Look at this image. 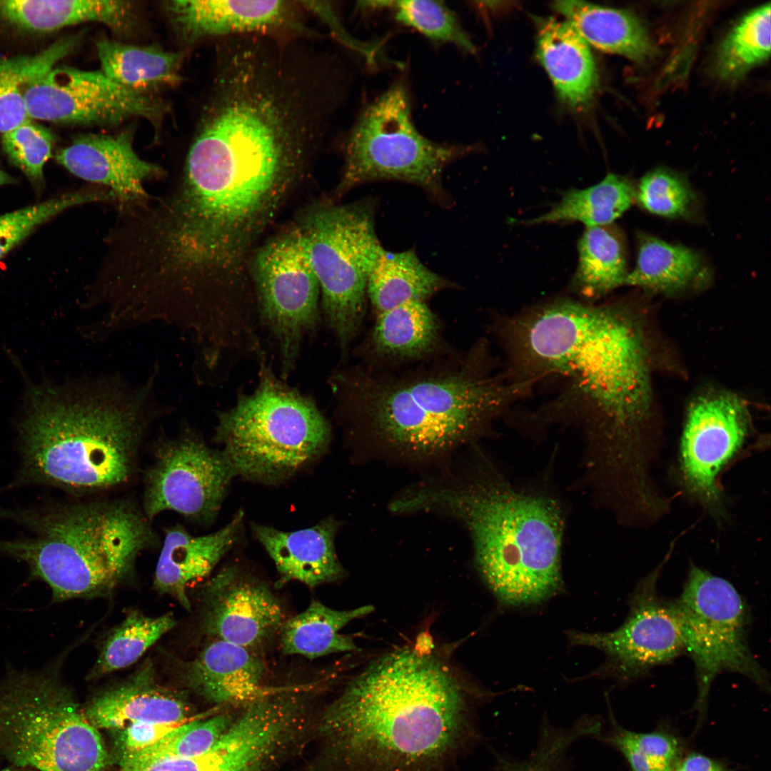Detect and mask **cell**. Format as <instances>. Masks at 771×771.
<instances>
[{
  "instance_id": "obj_1",
  "label": "cell",
  "mask_w": 771,
  "mask_h": 771,
  "mask_svg": "<svg viewBox=\"0 0 771 771\" xmlns=\"http://www.w3.org/2000/svg\"><path fill=\"white\" fill-rule=\"evenodd\" d=\"M640 320L628 303L560 298L500 328L513 378L564 381L550 408L584 422L609 464L628 473L643 468L641 433L652 413V349Z\"/></svg>"
},
{
  "instance_id": "obj_2",
  "label": "cell",
  "mask_w": 771,
  "mask_h": 771,
  "mask_svg": "<svg viewBox=\"0 0 771 771\" xmlns=\"http://www.w3.org/2000/svg\"><path fill=\"white\" fill-rule=\"evenodd\" d=\"M473 696L431 652L381 657L320 723L330 771H454L479 737Z\"/></svg>"
},
{
  "instance_id": "obj_3",
  "label": "cell",
  "mask_w": 771,
  "mask_h": 771,
  "mask_svg": "<svg viewBox=\"0 0 771 771\" xmlns=\"http://www.w3.org/2000/svg\"><path fill=\"white\" fill-rule=\"evenodd\" d=\"M481 354L473 346L396 366L360 362L337 368L328 383L338 410L367 434L399 451L435 455L481 434L530 388L493 376Z\"/></svg>"
},
{
  "instance_id": "obj_4",
  "label": "cell",
  "mask_w": 771,
  "mask_h": 771,
  "mask_svg": "<svg viewBox=\"0 0 771 771\" xmlns=\"http://www.w3.org/2000/svg\"><path fill=\"white\" fill-rule=\"evenodd\" d=\"M156 372L136 386L95 377L71 389H34L21 424V483L96 492L131 477L140 441L161 412Z\"/></svg>"
},
{
  "instance_id": "obj_5",
  "label": "cell",
  "mask_w": 771,
  "mask_h": 771,
  "mask_svg": "<svg viewBox=\"0 0 771 771\" xmlns=\"http://www.w3.org/2000/svg\"><path fill=\"white\" fill-rule=\"evenodd\" d=\"M398 507L461 520L471 533L478 570L503 604L537 605L561 588L563 520L546 498L517 492L502 480L477 479L408 492Z\"/></svg>"
},
{
  "instance_id": "obj_6",
  "label": "cell",
  "mask_w": 771,
  "mask_h": 771,
  "mask_svg": "<svg viewBox=\"0 0 771 771\" xmlns=\"http://www.w3.org/2000/svg\"><path fill=\"white\" fill-rule=\"evenodd\" d=\"M2 515L37 536L0 539V553L25 563L29 578L49 586L54 603L110 594L154 539L145 514L125 500Z\"/></svg>"
},
{
  "instance_id": "obj_7",
  "label": "cell",
  "mask_w": 771,
  "mask_h": 771,
  "mask_svg": "<svg viewBox=\"0 0 771 771\" xmlns=\"http://www.w3.org/2000/svg\"><path fill=\"white\" fill-rule=\"evenodd\" d=\"M255 390L217 413L215 440L236 475L271 483L291 475L325 450L329 423L314 400L259 363Z\"/></svg>"
},
{
  "instance_id": "obj_8",
  "label": "cell",
  "mask_w": 771,
  "mask_h": 771,
  "mask_svg": "<svg viewBox=\"0 0 771 771\" xmlns=\"http://www.w3.org/2000/svg\"><path fill=\"white\" fill-rule=\"evenodd\" d=\"M59 674L56 663L6 668L0 677V757L37 771H104L108 754L101 735Z\"/></svg>"
},
{
  "instance_id": "obj_9",
  "label": "cell",
  "mask_w": 771,
  "mask_h": 771,
  "mask_svg": "<svg viewBox=\"0 0 771 771\" xmlns=\"http://www.w3.org/2000/svg\"><path fill=\"white\" fill-rule=\"evenodd\" d=\"M371 201L326 206L301 226L320 288V306L345 360L362 327L367 281L381 248Z\"/></svg>"
},
{
  "instance_id": "obj_10",
  "label": "cell",
  "mask_w": 771,
  "mask_h": 771,
  "mask_svg": "<svg viewBox=\"0 0 771 771\" xmlns=\"http://www.w3.org/2000/svg\"><path fill=\"white\" fill-rule=\"evenodd\" d=\"M471 148L438 143L422 135L411 118L402 83L392 86L365 108L351 131L339 193L373 181L415 184L439 201L445 200V167Z\"/></svg>"
},
{
  "instance_id": "obj_11",
  "label": "cell",
  "mask_w": 771,
  "mask_h": 771,
  "mask_svg": "<svg viewBox=\"0 0 771 771\" xmlns=\"http://www.w3.org/2000/svg\"><path fill=\"white\" fill-rule=\"evenodd\" d=\"M697 678L695 709L704 717L716 677L740 674L760 687L770 690L769 675L748 643V606L727 580L692 565L679 598L671 601Z\"/></svg>"
},
{
  "instance_id": "obj_12",
  "label": "cell",
  "mask_w": 771,
  "mask_h": 771,
  "mask_svg": "<svg viewBox=\"0 0 771 771\" xmlns=\"http://www.w3.org/2000/svg\"><path fill=\"white\" fill-rule=\"evenodd\" d=\"M259 320L274 338L280 377L296 366L303 343L319 326L320 288L300 227L268 241L253 265Z\"/></svg>"
},
{
  "instance_id": "obj_13",
  "label": "cell",
  "mask_w": 771,
  "mask_h": 771,
  "mask_svg": "<svg viewBox=\"0 0 771 771\" xmlns=\"http://www.w3.org/2000/svg\"><path fill=\"white\" fill-rule=\"evenodd\" d=\"M236 475L223 451L185 434L160 447L145 478L144 514L149 520L167 510L208 522L216 515Z\"/></svg>"
},
{
  "instance_id": "obj_14",
  "label": "cell",
  "mask_w": 771,
  "mask_h": 771,
  "mask_svg": "<svg viewBox=\"0 0 771 771\" xmlns=\"http://www.w3.org/2000/svg\"><path fill=\"white\" fill-rule=\"evenodd\" d=\"M662 565L644 578L634 590L630 612L624 623L607 633L570 631L573 645L603 652L604 674L628 682L647 674L655 666L668 663L684 651V644L671 601L657 593Z\"/></svg>"
},
{
  "instance_id": "obj_15",
  "label": "cell",
  "mask_w": 771,
  "mask_h": 771,
  "mask_svg": "<svg viewBox=\"0 0 771 771\" xmlns=\"http://www.w3.org/2000/svg\"><path fill=\"white\" fill-rule=\"evenodd\" d=\"M24 99L31 119L56 123L115 124L133 116L155 121L165 105L126 89L102 71L54 66L32 79Z\"/></svg>"
},
{
  "instance_id": "obj_16",
  "label": "cell",
  "mask_w": 771,
  "mask_h": 771,
  "mask_svg": "<svg viewBox=\"0 0 771 771\" xmlns=\"http://www.w3.org/2000/svg\"><path fill=\"white\" fill-rule=\"evenodd\" d=\"M745 401L725 390H710L690 403L681 438L680 472L691 497L716 514L722 510L717 477L748 433Z\"/></svg>"
},
{
  "instance_id": "obj_17",
  "label": "cell",
  "mask_w": 771,
  "mask_h": 771,
  "mask_svg": "<svg viewBox=\"0 0 771 771\" xmlns=\"http://www.w3.org/2000/svg\"><path fill=\"white\" fill-rule=\"evenodd\" d=\"M203 603L208 635L251 650L283 625L282 608L271 590L234 567L222 569L206 584Z\"/></svg>"
},
{
  "instance_id": "obj_18",
  "label": "cell",
  "mask_w": 771,
  "mask_h": 771,
  "mask_svg": "<svg viewBox=\"0 0 771 771\" xmlns=\"http://www.w3.org/2000/svg\"><path fill=\"white\" fill-rule=\"evenodd\" d=\"M184 40L247 34H309L303 26L301 1L176 0L166 4Z\"/></svg>"
},
{
  "instance_id": "obj_19",
  "label": "cell",
  "mask_w": 771,
  "mask_h": 771,
  "mask_svg": "<svg viewBox=\"0 0 771 771\" xmlns=\"http://www.w3.org/2000/svg\"><path fill=\"white\" fill-rule=\"evenodd\" d=\"M132 138L131 131L81 135L59 151L56 160L76 176L109 188L124 203L143 200L147 196L143 181L161 171L136 153Z\"/></svg>"
},
{
  "instance_id": "obj_20",
  "label": "cell",
  "mask_w": 771,
  "mask_h": 771,
  "mask_svg": "<svg viewBox=\"0 0 771 771\" xmlns=\"http://www.w3.org/2000/svg\"><path fill=\"white\" fill-rule=\"evenodd\" d=\"M357 348L361 363L396 366L422 361L448 350L441 325L427 301H411L374 315Z\"/></svg>"
},
{
  "instance_id": "obj_21",
  "label": "cell",
  "mask_w": 771,
  "mask_h": 771,
  "mask_svg": "<svg viewBox=\"0 0 771 771\" xmlns=\"http://www.w3.org/2000/svg\"><path fill=\"white\" fill-rule=\"evenodd\" d=\"M243 513L239 510L223 528L207 535H193L176 525L166 531L153 585L160 593L190 610L188 588L207 577L236 541Z\"/></svg>"
},
{
  "instance_id": "obj_22",
  "label": "cell",
  "mask_w": 771,
  "mask_h": 771,
  "mask_svg": "<svg viewBox=\"0 0 771 771\" xmlns=\"http://www.w3.org/2000/svg\"><path fill=\"white\" fill-rule=\"evenodd\" d=\"M190 710L183 695L158 684L148 662L124 684L94 698L83 713L97 729H123L133 723L188 720Z\"/></svg>"
},
{
  "instance_id": "obj_23",
  "label": "cell",
  "mask_w": 771,
  "mask_h": 771,
  "mask_svg": "<svg viewBox=\"0 0 771 771\" xmlns=\"http://www.w3.org/2000/svg\"><path fill=\"white\" fill-rule=\"evenodd\" d=\"M185 683L218 704L243 705L269 691L263 686L265 666L251 649L216 639L183 665Z\"/></svg>"
},
{
  "instance_id": "obj_24",
  "label": "cell",
  "mask_w": 771,
  "mask_h": 771,
  "mask_svg": "<svg viewBox=\"0 0 771 771\" xmlns=\"http://www.w3.org/2000/svg\"><path fill=\"white\" fill-rule=\"evenodd\" d=\"M252 528L283 580L313 588L342 577L344 571L334 547L337 524L333 520L291 532L258 524Z\"/></svg>"
},
{
  "instance_id": "obj_25",
  "label": "cell",
  "mask_w": 771,
  "mask_h": 771,
  "mask_svg": "<svg viewBox=\"0 0 771 771\" xmlns=\"http://www.w3.org/2000/svg\"><path fill=\"white\" fill-rule=\"evenodd\" d=\"M536 46L538 58L561 100L573 108L587 105L598 86L588 44L568 22L549 18L538 21Z\"/></svg>"
},
{
  "instance_id": "obj_26",
  "label": "cell",
  "mask_w": 771,
  "mask_h": 771,
  "mask_svg": "<svg viewBox=\"0 0 771 771\" xmlns=\"http://www.w3.org/2000/svg\"><path fill=\"white\" fill-rule=\"evenodd\" d=\"M553 7L588 44L598 49L638 63H644L655 54L646 29L627 11L582 1H558Z\"/></svg>"
},
{
  "instance_id": "obj_27",
  "label": "cell",
  "mask_w": 771,
  "mask_h": 771,
  "mask_svg": "<svg viewBox=\"0 0 771 771\" xmlns=\"http://www.w3.org/2000/svg\"><path fill=\"white\" fill-rule=\"evenodd\" d=\"M710 273L702 256L681 245L640 235L634 268L625 285L667 296L706 286Z\"/></svg>"
},
{
  "instance_id": "obj_28",
  "label": "cell",
  "mask_w": 771,
  "mask_h": 771,
  "mask_svg": "<svg viewBox=\"0 0 771 771\" xmlns=\"http://www.w3.org/2000/svg\"><path fill=\"white\" fill-rule=\"evenodd\" d=\"M454 285L428 268L412 250L380 249L368 274L367 298L374 315L411 301H425Z\"/></svg>"
},
{
  "instance_id": "obj_29",
  "label": "cell",
  "mask_w": 771,
  "mask_h": 771,
  "mask_svg": "<svg viewBox=\"0 0 771 771\" xmlns=\"http://www.w3.org/2000/svg\"><path fill=\"white\" fill-rule=\"evenodd\" d=\"M132 6L110 0H3L0 15L19 27L49 31L86 21L106 24L115 31L128 27Z\"/></svg>"
},
{
  "instance_id": "obj_30",
  "label": "cell",
  "mask_w": 771,
  "mask_h": 771,
  "mask_svg": "<svg viewBox=\"0 0 771 771\" xmlns=\"http://www.w3.org/2000/svg\"><path fill=\"white\" fill-rule=\"evenodd\" d=\"M372 605L338 610L313 600L303 612L283 623L281 646L287 655L315 659L358 650L353 639L340 630L353 620L371 613Z\"/></svg>"
},
{
  "instance_id": "obj_31",
  "label": "cell",
  "mask_w": 771,
  "mask_h": 771,
  "mask_svg": "<svg viewBox=\"0 0 771 771\" xmlns=\"http://www.w3.org/2000/svg\"><path fill=\"white\" fill-rule=\"evenodd\" d=\"M578 264L572 288L586 299H598L625 285L628 274L623 236L612 224L587 228L578 243Z\"/></svg>"
},
{
  "instance_id": "obj_32",
  "label": "cell",
  "mask_w": 771,
  "mask_h": 771,
  "mask_svg": "<svg viewBox=\"0 0 771 771\" xmlns=\"http://www.w3.org/2000/svg\"><path fill=\"white\" fill-rule=\"evenodd\" d=\"M635 188L622 176L608 173L599 183L583 189H570L543 215L526 224L578 221L587 228L611 224L632 205Z\"/></svg>"
},
{
  "instance_id": "obj_33",
  "label": "cell",
  "mask_w": 771,
  "mask_h": 771,
  "mask_svg": "<svg viewBox=\"0 0 771 771\" xmlns=\"http://www.w3.org/2000/svg\"><path fill=\"white\" fill-rule=\"evenodd\" d=\"M102 73L129 90L177 81L179 54L156 47L124 44L107 39L97 41Z\"/></svg>"
},
{
  "instance_id": "obj_34",
  "label": "cell",
  "mask_w": 771,
  "mask_h": 771,
  "mask_svg": "<svg viewBox=\"0 0 771 771\" xmlns=\"http://www.w3.org/2000/svg\"><path fill=\"white\" fill-rule=\"evenodd\" d=\"M79 39L67 37L33 56L0 57V132L4 133L27 120L26 86L41 74L56 66L76 46ZM32 120V119H31Z\"/></svg>"
},
{
  "instance_id": "obj_35",
  "label": "cell",
  "mask_w": 771,
  "mask_h": 771,
  "mask_svg": "<svg viewBox=\"0 0 771 771\" xmlns=\"http://www.w3.org/2000/svg\"><path fill=\"white\" fill-rule=\"evenodd\" d=\"M176 624L171 613L150 617L138 611L131 612L106 638L90 672L91 677L133 664Z\"/></svg>"
},
{
  "instance_id": "obj_36",
  "label": "cell",
  "mask_w": 771,
  "mask_h": 771,
  "mask_svg": "<svg viewBox=\"0 0 771 771\" xmlns=\"http://www.w3.org/2000/svg\"><path fill=\"white\" fill-rule=\"evenodd\" d=\"M770 24V4L752 10L737 23L717 51L715 68L721 79L737 80L768 59Z\"/></svg>"
},
{
  "instance_id": "obj_37",
  "label": "cell",
  "mask_w": 771,
  "mask_h": 771,
  "mask_svg": "<svg viewBox=\"0 0 771 771\" xmlns=\"http://www.w3.org/2000/svg\"><path fill=\"white\" fill-rule=\"evenodd\" d=\"M362 6L390 8L400 24L435 42L450 43L473 53L475 48L454 11L444 2L428 0L363 1Z\"/></svg>"
},
{
  "instance_id": "obj_38",
  "label": "cell",
  "mask_w": 771,
  "mask_h": 771,
  "mask_svg": "<svg viewBox=\"0 0 771 771\" xmlns=\"http://www.w3.org/2000/svg\"><path fill=\"white\" fill-rule=\"evenodd\" d=\"M233 718L219 714L208 718L192 717L153 745L121 755L120 765L163 757H193L207 752L223 734Z\"/></svg>"
},
{
  "instance_id": "obj_39",
  "label": "cell",
  "mask_w": 771,
  "mask_h": 771,
  "mask_svg": "<svg viewBox=\"0 0 771 771\" xmlns=\"http://www.w3.org/2000/svg\"><path fill=\"white\" fill-rule=\"evenodd\" d=\"M115 198L111 191H81L0 216V261L39 226L64 210L85 203Z\"/></svg>"
},
{
  "instance_id": "obj_40",
  "label": "cell",
  "mask_w": 771,
  "mask_h": 771,
  "mask_svg": "<svg viewBox=\"0 0 771 771\" xmlns=\"http://www.w3.org/2000/svg\"><path fill=\"white\" fill-rule=\"evenodd\" d=\"M635 199L653 214L679 218L690 213L696 198L683 177L673 171L657 168L640 179Z\"/></svg>"
},
{
  "instance_id": "obj_41",
  "label": "cell",
  "mask_w": 771,
  "mask_h": 771,
  "mask_svg": "<svg viewBox=\"0 0 771 771\" xmlns=\"http://www.w3.org/2000/svg\"><path fill=\"white\" fill-rule=\"evenodd\" d=\"M3 149L9 161L36 188L43 183V168L51 156L54 136L45 127L27 120L2 133Z\"/></svg>"
},
{
  "instance_id": "obj_42",
  "label": "cell",
  "mask_w": 771,
  "mask_h": 771,
  "mask_svg": "<svg viewBox=\"0 0 771 771\" xmlns=\"http://www.w3.org/2000/svg\"><path fill=\"white\" fill-rule=\"evenodd\" d=\"M601 726L600 720L588 717L566 730L544 728L537 747L528 758L503 762L494 771H561L563 757L571 744L582 737L597 736Z\"/></svg>"
},
{
  "instance_id": "obj_43",
  "label": "cell",
  "mask_w": 771,
  "mask_h": 771,
  "mask_svg": "<svg viewBox=\"0 0 771 771\" xmlns=\"http://www.w3.org/2000/svg\"><path fill=\"white\" fill-rule=\"evenodd\" d=\"M628 734L655 771H673L681 759L680 741L666 731L636 732L628 730Z\"/></svg>"
},
{
  "instance_id": "obj_44",
  "label": "cell",
  "mask_w": 771,
  "mask_h": 771,
  "mask_svg": "<svg viewBox=\"0 0 771 771\" xmlns=\"http://www.w3.org/2000/svg\"><path fill=\"white\" fill-rule=\"evenodd\" d=\"M191 718L177 722H139L128 725L123 728L121 734L122 755L135 753L153 745Z\"/></svg>"
},
{
  "instance_id": "obj_45",
  "label": "cell",
  "mask_w": 771,
  "mask_h": 771,
  "mask_svg": "<svg viewBox=\"0 0 771 771\" xmlns=\"http://www.w3.org/2000/svg\"><path fill=\"white\" fill-rule=\"evenodd\" d=\"M303 6L307 11H313L328 24L329 27L335 34L336 38L342 44L361 54L371 64H376L380 60L385 59L381 54V45L379 44H368L353 39L343 27L334 13V11L326 2L321 1H301Z\"/></svg>"
},
{
  "instance_id": "obj_46",
  "label": "cell",
  "mask_w": 771,
  "mask_h": 771,
  "mask_svg": "<svg viewBox=\"0 0 771 771\" xmlns=\"http://www.w3.org/2000/svg\"><path fill=\"white\" fill-rule=\"evenodd\" d=\"M603 740L618 749L625 757L633 771H655L647 758L630 739L628 730L616 724Z\"/></svg>"
},
{
  "instance_id": "obj_47",
  "label": "cell",
  "mask_w": 771,
  "mask_h": 771,
  "mask_svg": "<svg viewBox=\"0 0 771 771\" xmlns=\"http://www.w3.org/2000/svg\"><path fill=\"white\" fill-rule=\"evenodd\" d=\"M673 771H732L718 760L697 752L680 760Z\"/></svg>"
},
{
  "instance_id": "obj_48",
  "label": "cell",
  "mask_w": 771,
  "mask_h": 771,
  "mask_svg": "<svg viewBox=\"0 0 771 771\" xmlns=\"http://www.w3.org/2000/svg\"><path fill=\"white\" fill-rule=\"evenodd\" d=\"M15 182L16 180L12 176L0 168V186L11 184Z\"/></svg>"
},
{
  "instance_id": "obj_49",
  "label": "cell",
  "mask_w": 771,
  "mask_h": 771,
  "mask_svg": "<svg viewBox=\"0 0 771 771\" xmlns=\"http://www.w3.org/2000/svg\"><path fill=\"white\" fill-rule=\"evenodd\" d=\"M1 771H11V770H9V769H5V770H1Z\"/></svg>"
}]
</instances>
